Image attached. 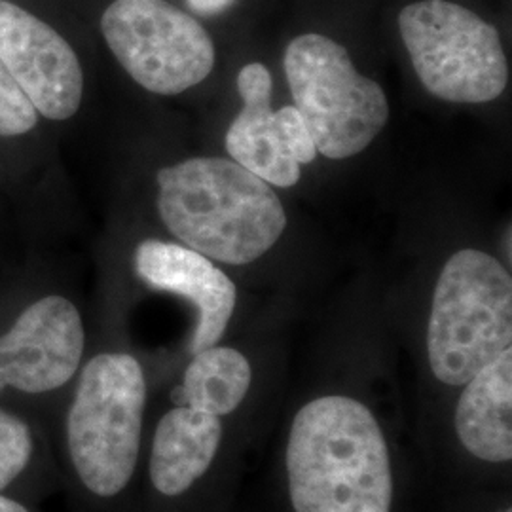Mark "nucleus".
Wrapping results in <instances>:
<instances>
[{
	"label": "nucleus",
	"mask_w": 512,
	"mask_h": 512,
	"mask_svg": "<svg viewBox=\"0 0 512 512\" xmlns=\"http://www.w3.org/2000/svg\"><path fill=\"white\" fill-rule=\"evenodd\" d=\"M86 329L73 300L40 296L0 332V403L8 395L50 397L73 384Z\"/></svg>",
	"instance_id": "8"
},
{
	"label": "nucleus",
	"mask_w": 512,
	"mask_h": 512,
	"mask_svg": "<svg viewBox=\"0 0 512 512\" xmlns=\"http://www.w3.org/2000/svg\"><path fill=\"white\" fill-rule=\"evenodd\" d=\"M147 376L124 351L97 353L73 380L61 421L63 454L86 495L110 501L137 475L147 416Z\"/></svg>",
	"instance_id": "3"
},
{
	"label": "nucleus",
	"mask_w": 512,
	"mask_h": 512,
	"mask_svg": "<svg viewBox=\"0 0 512 512\" xmlns=\"http://www.w3.org/2000/svg\"><path fill=\"white\" fill-rule=\"evenodd\" d=\"M251 384L253 368L249 359L238 349L217 344L192 355L173 397L175 404H188L226 418L245 403Z\"/></svg>",
	"instance_id": "14"
},
{
	"label": "nucleus",
	"mask_w": 512,
	"mask_h": 512,
	"mask_svg": "<svg viewBox=\"0 0 512 512\" xmlns=\"http://www.w3.org/2000/svg\"><path fill=\"white\" fill-rule=\"evenodd\" d=\"M0 512H37L27 501L12 497V495L0 494Z\"/></svg>",
	"instance_id": "19"
},
{
	"label": "nucleus",
	"mask_w": 512,
	"mask_h": 512,
	"mask_svg": "<svg viewBox=\"0 0 512 512\" xmlns=\"http://www.w3.org/2000/svg\"><path fill=\"white\" fill-rule=\"evenodd\" d=\"M285 475L294 512H393L395 471L384 427L351 395H319L298 408Z\"/></svg>",
	"instance_id": "1"
},
{
	"label": "nucleus",
	"mask_w": 512,
	"mask_h": 512,
	"mask_svg": "<svg viewBox=\"0 0 512 512\" xmlns=\"http://www.w3.org/2000/svg\"><path fill=\"white\" fill-rule=\"evenodd\" d=\"M224 437L222 418L175 404L158 420L148 450V480L156 494H188L213 467Z\"/></svg>",
	"instance_id": "11"
},
{
	"label": "nucleus",
	"mask_w": 512,
	"mask_h": 512,
	"mask_svg": "<svg viewBox=\"0 0 512 512\" xmlns=\"http://www.w3.org/2000/svg\"><path fill=\"white\" fill-rule=\"evenodd\" d=\"M274 80L262 63L245 65L238 74L243 109L226 133V150L234 162L279 188L300 181V164L287 154L272 110Z\"/></svg>",
	"instance_id": "12"
},
{
	"label": "nucleus",
	"mask_w": 512,
	"mask_h": 512,
	"mask_svg": "<svg viewBox=\"0 0 512 512\" xmlns=\"http://www.w3.org/2000/svg\"><path fill=\"white\" fill-rule=\"evenodd\" d=\"M283 67L294 109L325 158L357 156L382 133L389 120L384 88L355 69L342 44L315 33L300 35L287 46Z\"/></svg>",
	"instance_id": "5"
},
{
	"label": "nucleus",
	"mask_w": 512,
	"mask_h": 512,
	"mask_svg": "<svg viewBox=\"0 0 512 512\" xmlns=\"http://www.w3.org/2000/svg\"><path fill=\"white\" fill-rule=\"evenodd\" d=\"M0 63L38 116L61 122L80 109L84 73L73 46L10 0H0Z\"/></svg>",
	"instance_id": "9"
},
{
	"label": "nucleus",
	"mask_w": 512,
	"mask_h": 512,
	"mask_svg": "<svg viewBox=\"0 0 512 512\" xmlns=\"http://www.w3.org/2000/svg\"><path fill=\"white\" fill-rule=\"evenodd\" d=\"M511 348V272L495 256L461 249L440 270L427 321L435 380L461 387Z\"/></svg>",
	"instance_id": "4"
},
{
	"label": "nucleus",
	"mask_w": 512,
	"mask_h": 512,
	"mask_svg": "<svg viewBox=\"0 0 512 512\" xmlns=\"http://www.w3.org/2000/svg\"><path fill=\"white\" fill-rule=\"evenodd\" d=\"M454 429L461 448L492 465L512 459V348L461 385Z\"/></svg>",
	"instance_id": "13"
},
{
	"label": "nucleus",
	"mask_w": 512,
	"mask_h": 512,
	"mask_svg": "<svg viewBox=\"0 0 512 512\" xmlns=\"http://www.w3.org/2000/svg\"><path fill=\"white\" fill-rule=\"evenodd\" d=\"M37 122V110L0 63V137L25 135Z\"/></svg>",
	"instance_id": "16"
},
{
	"label": "nucleus",
	"mask_w": 512,
	"mask_h": 512,
	"mask_svg": "<svg viewBox=\"0 0 512 512\" xmlns=\"http://www.w3.org/2000/svg\"><path fill=\"white\" fill-rule=\"evenodd\" d=\"M186 4L200 16H219L232 8L236 0H186Z\"/></svg>",
	"instance_id": "18"
},
{
	"label": "nucleus",
	"mask_w": 512,
	"mask_h": 512,
	"mask_svg": "<svg viewBox=\"0 0 512 512\" xmlns=\"http://www.w3.org/2000/svg\"><path fill=\"white\" fill-rule=\"evenodd\" d=\"M503 512H512L511 507H507V509H505V511H503Z\"/></svg>",
	"instance_id": "20"
},
{
	"label": "nucleus",
	"mask_w": 512,
	"mask_h": 512,
	"mask_svg": "<svg viewBox=\"0 0 512 512\" xmlns=\"http://www.w3.org/2000/svg\"><path fill=\"white\" fill-rule=\"evenodd\" d=\"M135 272L148 287L190 300L198 311L190 353L217 346L238 302L234 281L198 251L171 241L145 239L135 251Z\"/></svg>",
	"instance_id": "10"
},
{
	"label": "nucleus",
	"mask_w": 512,
	"mask_h": 512,
	"mask_svg": "<svg viewBox=\"0 0 512 512\" xmlns=\"http://www.w3.org/2000/svg\"><path fill=\"white\" fill-rule=\"evenodd\" d=\"M158 211L183 245L243 266L268 253L287 228L272 184L226 158H190L162 167Z\"/></svg>",
	"instance_id": "2"
},
{
	"label": "nucleus",
	"mask_w": 512,
	"mask_h": 512,
	"mask_svg": "<svg viewBox=\"0 0 512 512\" xmlns=\"http://www.w3.org/2000/svg\"><path fill=\"white\" fill-rule=\"evenodd\" d=\"M50 482V448L31 414L0 403V494L31 501Z\"/></svg>",
	"instance_id": "15"
},
{
	"label": "nucleus",
	"mask_w": 512,
	"mask_h": 512,
	"mask_svg": "<svg viewBox=\"0 0 512 512\" xmlns=\"http://www.w3.org/2000/svg\"><path fill=\"white\" fill-rule=\"evenodd\" d=\"M101 31L126 73L148 92L179 95L211 74L215 44L198 19L165 0H114Z\"/></svg>",
	"instance_id": "7"
},
{
	"label": "nucleus",
	"mask_w": 512,
	"mask_h": 512,
	"mask_svg": "<svg viewBox=\"0 0 512 512\" xmlns=\"http://www.w3.org/2000/svg\"><path fill=\"white\" fill-rule=\"evenodd\" d=\"M275 120L287 154L296 164H311L317 156V148L302 114L294 107H283L275 112Z\"/></svg>",
	"instance_id": "17"
},
{
	"label": "nucleus",
	"mask_w": 512,
	"mask_h": 512,
	"mask_svg": "<svg viewBox=\"0 0 512 512\" xmlns=\"http://www.w3.org/2000/svg\"><path fill=\"white\" fill-rule=\"evenodd\" d=\"M406 52L423 88L442 101L490 103L509 84V63L492 23L448 0H420L399 16Z\"/></svg>",
	"instance_id": "6"
}]
</instances>
